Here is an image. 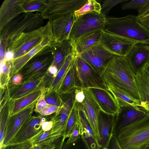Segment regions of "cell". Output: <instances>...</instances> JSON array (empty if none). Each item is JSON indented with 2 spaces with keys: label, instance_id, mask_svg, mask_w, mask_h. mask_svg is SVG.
Here are the masks:
<instances>
[{
  "label": "cell",
  "instance_id": "6da1fadb",
  "mask_svg": "<svg viewBox=\"0 0 149 149\" xmlns=\"http://www.w3.org/2000/svg\"><path fill=\"white\" fill-rule=\"evenodd\" d=\"M133 72L126 57L114 55L102 75L107 85L114 86L140 101Z\"/></svg>",
  "mask_w": 149,
  "mask_h": 149
},
{
  "label": "cell",
  "instance_id": "7a4b0ae2",
  "mask_svg": "<svg viewBox=\"0 0 149 149\" xmlns=\"http://www.w3.org/2000/svg\"><path fill=\"white\" fill-rule=\"evenodd\" d=\"M107 19L105 31L149 45V29L139 21L137 16L130 14L119 17H107Z\"/></svg>",
  "mask_w": 149,
  "mask_h": 149
},
{
  "label": "cell",
  "instance_id": "3957f363",
  "mask_svg": "<svg viewBox=\"0 0 149 149\" xmlns=\"http://www.w3.org/2000/svg\"><path fill=\"white\" fill-rule=\"evenodd\" d=\"M52 20L46 24L30 33H22L8 38L6 58L13 60L29 52L45 38L52 35Z\"/></svg>",
  "mask_w": 149,
  "mask_h": 149
},
{
  "label": "cell",
  "instance_id": "277c9868",
  "mask_svg": "<svg viewBox=\"0 0 149 149\" xmlns=\"http://www.w3.org/2000/svg\"><path fill=\"white\" fill-rule=\"evenodd\" d=\"M116 135L122 149H141L149 140V111L142 118L118 130Z\"/></svg>",
  "mask_w": 149,
  "mask_h": 149
},
{
  "label": "cell",
  "instance_id": "5b68a950",
  "mask_svg": "<svg viewBox=\"0 0 149 149\" xmlns=\"http://www.w3.org/2000/svg\"><path fill=\"white\" fill-rule=\"evenodd\" d=\"M53 47H46L24 65L18 72L22 75V81H34L43 78L53 62Z\"/></svg>",
  "mask_w": 149,
  "mask_h": 149
},
{
  "label": "cell",
  "instance_id": "8992f818",
  "mask_svg": "<svg viewBox=\"0 0 149 149\" xmlns=\"http://www.w3.org/2000/svg\"><path fill=\"white\" fill-rule=\"evenodd\" d=\"M74 63L78 88H97L108 90L102 77L79 55L75 57Z\"/></svg>",
  "mask_w": 149,
  "mask_h": 149
},
{
  "label": "cell",
  "instance_id": "52a82bcc",
  "mask_svg": "<svg viewBox=\"0 0 149 149\" xmlns=\"http://www.w3.org/2000/svg\"><path fill=\"white\" fill-rule=\"evenodd\" d=\"M44 20L40 13H24L9 22L0 31V35L7 34L9 38L21 33H30L42 27Z\"/></svg>",
  "mask_w": 149,
  "mask_h": 149
},
{
  "label": "cell",
  "instance_id": "ba28073f",
  "mask_svg": "<svg viewBox=\"0 0 149 149\" xmlns=\"http://www.w3.org/2000/svg\"><path fill=\"white\" fill-rule=\"evenodd\" d=\"M107 16L101 13L92 12L77 17L69 35L71 42L93 31L104 30L107 24Z\"/></svg>",
  "mask_w": 149,
  "mask_h": 149
},
{
  "label": "cell",
  "instance_id": "9c48e42d",
  "mask_svg": "<svg viewBox=\"0 0 149 149\" xmlns=\"http://www.w3.org/2000/svg\"><path fill=\"white\" fill-rule=\"evenodd\" d=\"M136 42L102 30L99 44L112 54L127 57Z\"/></svg>",
  "mask_w": 149,
  "mask_h": 149
},
{
  "label": "cell",
  "instance_id": "30bf717a",
  "mask_svg": "<svg viewBox=\"0 0 149 149\" xmlns=\"http://www.w3.org/2000/svg\"><path fill=\"white\" fill-rule=\"evenodd\" d=\"M88 0H48L41 15L44 19L53 20L79 10Z\"/></svg>",
  "mask_w": 149,
  "mask_h": 149
},
{
  "label": "cell",
  "instance_id": "8fae6325",
  "mask_svg": "<svg viewBox=\"0 0 149 149\" xmlns=\"http://www.w3.org/2000/svg\"><path fill=\"white\" fill-rule=\"evenodd\" d=\"M114 55L99 44L79 55L102 76L108 64Z\"/></svg>",
  "mask_w": 149,
  "mask_h": 149
},
{
  "label": "cell",
  "instance_id": "7c38bea8",
  "mask_svg": "<svg viewBox=\"0 0 149 149\" xmlns=\"http://www.w3.org/2000/svg\"><path fill=\"white\" fill-rule=\"evenodd\" d=\"M81 89L84 93L85 97L82 103H77L83 110L100 147L98 117L101 110L89 88Z\"/></svg>",
  "mask_w": 149,
  "mask_h": 149
},
{
  "label": "cell",
  "instance_id": "4fadbf2b",
  "mask_svg": "<svg viewBox=\"0 0 149 149\" xmlns=\"http://www.w3.org/2000/svg\"><path fill=\"white\" fill-rule=\"evenodd\" d=\"M37 102L10 116L2 147L10 142L24 124L32 116Z\"/></svg>",
  "mask_w": 149,
  "mask_h": 149
},
{
  "label": "cell",
  "instance_id": "5bb4252c",
  "mask_svg": "<svg viewBox=\"0 0 149 149\" xmlns=\"http://www.w3.org/2000/svg\"><path fill=\"white\" fill-rule=\"evenodd\" d=\"M74 93L64 101V104L51 117L53 121L52 132L56 135L63 137L67 120L75 100Z\"/></svg>",
  "mask_w": 149,
  "mask_h": 149
},
{
  "label": "cell",
  "instance_id": "9a60e30c",
  "mask_svg": "<svg viewBox=\"0 0 149 149\" xmlns=\"http://www.w3.org/2000/svg\"><path fill=\"white\" fill-rule=\"evenodd\" d=\"M77 17L74 12L52 20V32L56 42L69 39V35Z\"/></svg>",
  "mask_w": 149,
  "mask_h": 149
},
{
  "label": "cell",
  "instance_id": "2e32d148",
  "mask_svg": "<svg viewBox=\"0 0 149 149\" xmlns=\"http://www.w3.org/2000/svg\"><path fill=\"white\" fill-rule=\"evenodd\" d=\"M126 57L130 67L136 74L149 63V45L136 43Z\"/></svg>",
  "mask_w": 149,
  "mask_h": 149
},
{
  "label": "cell",
  "instance_id": "e0dca14e",
  "mask_svg": "<svg viewBox=\"0 0 149 149\" xmlns=\"http://www.w3.org/2000/svg\"><path fill=\"white\" fill-rule=\"evenodd\" d=\"M40 115L31 116L25 123L10 143H18L28 140L42 130ZM9 144V143H8Z\"/></svg>",
  "mask_w": 149,
  "mask_h": 149
},
{
  "label": "cell",
  "instance_id": "ac0fdd59",
  "mask_svg": "<svg viewBox=\"0 0 149 149\" xmlns=\"http://www.w3.org/2000/svg\"><path fill=\"white\" fill-rule=\"evenodd\" d=\"M57 43L53 35L47 37L26 54L12 60L10 74V78L17 73L24 65L38 53L47 46L53 47Z\"/></svg>",
  "mask_w": 149,
  "mask_h": 149
},
{
  "label": "cell",
  "instance_id": "d6986e66",
  "mask_svg": "<svg viewBox=\"0 0 149 149\" xmlns=\"http://www.w3.org/2000/svg\"><path fill=\"white\" fill-rule=\"evenodd\" d=\"M147 111L140 107L130 105L119 107L115 116V128L118 130L144 116Z\"/></svg>",
  "mask_w": 149,
  "mask_h": 149
},
{
  "label": "cell",
  "instance_id": "ffe728a7",
  "mask_svg": "<svg viewBox=\"0 0 149 149\" xmlns=\"http://www.w3.org/2000/svg\"><path fill=\"white\" fill-rule=\"evenodd\" d=\"M116 115L106 113L102 111L98 117V127L100 137V149L108 148L113 135Z\"/></svg>",
  "mask_w": 149,
  "mask_h": 149
},
{
  "label": "cell",
  "instance_id": "44dd1931",
  "mask_svg": "<svg viewBox=\"0 0 149 149\" xmlns=\"http://www.w3.org/2000/svg\"><path fill=\"white\" fill-rule=\"evenodd\" d=\"M25 0H5L0 8V31L10 21L24 13Z\"/></svg>",
  "mask_w": 149,
  "mask_h": 149
},
{
  "label": "cell",
  "instance_id": "7402d4cb",
  "mask_svg": "<svg viewBox=\"0 0 149 149\" xmlns=\"http://www.w3.org/2000/svg\"><path fill=\"white\" fill-rule=\"evenodd\" d=\"M101 111L111 115H116L119 107L112 94L108 90L89 88Z\"/></svg>",
  "mask_w": 149,
  "mask_h": 149
},
{
  "label": "cell",
  "instance_id": "603a6c76",
  "mask_svg": "<svg viewBox=\"0 0 149 149\" xmlns=\"http://www.w3.org/2000/svg\"><path fill=\"white\" fill-rule=\"evenodd\" d=\"M78 104L82 140L87 149H100L83 110Z\"/></svg>",
  "mask_w": 149,
  "mask_h": 149
},
{
  "label": "cell",
  "instance_id": "cb8c5ba5",
  "mask_svg": "<svg viewBox=\"0 0 149 149\" xmlns=\"http://www.w3.org/2000/svg\"><path fill=\"white\" fill-rule=\"evenodd\" d=\"M102 30L100 29L93 31L71 41L73 47L75 56L99 44Z\"/></svg>",
  "mask_w": 149,
  "mask_h": 149
},
{
  "label": "cell",
  "instance_id": "d4e9b609",
  "mask_svg": "<svg viewBox=\"0 0 149 149\" xmlns=\"http://www.w3.org/2000/svg\"><path fill=\"white\" fill-rule=\"evenodd\" d=\"M43 79L36 81H22L20 84L9 85L8 94L11 100L20 98L39 88L43 81Z\"/></svg>",
  "mask_w": 149,
  "mask_h": 149
},
{
  "label": "cell",
  "instance_id": "484cf974",
  "mask_svg": "<svg viewBox=\"0 0 149 149\" xmlns=\"http://www.w3.org/2000/svg\"><path fill=\"white\" fill-rule=\"evenodd\" d=\"M53 49L54 59L51 65L56 67L58 71L67 57L70 55H74L73 47L71 41L68 39L61 42H58Z\"/></svg>",
  "mask_w": 149,
  "mask_h": 149
},
{
  "label": "cell",
  "instance_id": "4316f807",
  "mask_svg": "<svg viewBox=\"0 0 149 149\" xmlns=\"http://www.w3.org/2000/svg\"><path fill=\"white\" fill-rule=\"evenodd\" d=\"M41 94V91L39 88L20 98L14 100L10 99V116L37 102Z\"/></svg>",
  "mask_w": 149,
  "mask_h": 149
},
{
  "label": "cell",
  "instance_id": "83f0119b",
  "mask_svg": "<svg viewBox=\"0 0 149 149\" xmlns=\"http://www.w3.org/2000/svg\"><path fill=\"white\" fill-rule=\"evenodd\" d=\"M77 88L76 77L74 60L56 91L60 94L63 95L72 93L75 91Z\"/></svg>",
  "mask_w": 149,
  "mask_h": 149
},
{
  "label": "cell",
  "instance_id": "f1b7e54d",
  "mask_svg": "<svg viewBox=\"0 0 149 149\" xmlns=\"http://www.w3.org/2000/svg\"><path fill=\"white\" fill-rule=\"evenodd\" d=\"M135 80L140 102L149 100V74L144 68L136 73Z\"/></svg>",
  "mask_w": 149,
  "mask_h": 149
},
{
  "label": "cell",
  "instance_id": "f546056e",
  "mask_svg": "<svg viewBox=\"0 0 149 149\" xmlns=\"http://www.w3.org/2000/svg\"><path fill=\"white\" fill-rule=\"evenodd\" d=\"M108 90L114 97L119 107L132 105L140 107L141 102L135 99L117 87L111 85H107Z\"/></svg>",
  "mask_w": 149,
  "mask_h": 149
},
{
  "label": "cell",
  "instance_id": "4dcf8cb0",
  "mask_svg": "<svg viewBox=\"0 0 149 149\" xmlns=\"http://www.w3.org/2000/svg\"><path fill=\"white\" fill-rule=\"evenodd\" d=\"M10 99L0 106V149L2 148L7 124L10 116Z\"/></svg>",
  "mask_w": 149,
  "mask_h": 149
},
{
  "label": "cell",
  "instance_id": "1f68e13d",
  "mask_svg": "<svg viewBox=\"0 0 149 149\" xmlns=\"http://www.w3.org/2000/svg\"><path fill=\"white\" fill-rule=\"evenodd\" d=\"M79 123L78 104L77 102L75 100L67 120L62 140L63 144L65 141V139L69 138L75 127Z\"/></svg>",
  "mask_w": 149,
  "mask_h": 149
},
{
  "label": "cell",
  "instance_id": "d6a6232c",
  "mask_svg": "<svg viewBox=\"0 0 149 149\" xmlns=\"http://www.w3.org/2000/svg\"><path fill=\"white\" fill-rule=\"evenodd\" d=\"M75 57L74 54H71L67 57L64 64L58 71L56 77L54 78L51 85L46 90V92L53 89L56 90L70 68Z\"/></svg>",
  "mask_w": 149,
  "mask_h": 149
},
{
  "label": "cell",
  "instance_id": "836d02e7",
  "mask_svg": "<svg viewBox=\"0 0 149 149\" xmlns=\"http://www.w3.org/2000/svg\"><path fill=\"white\" fill-rule=\"evenodd\" d=\"M47 4V0H25L23 4L24 13L38 11L42 13Z\"/></svg>",
  "mask_w": 149,
  "mask_h": 149
},
{
  "label": "cell",
  "instance_id": "e575fe53",
  "mask_svg": "<svg viewBox=\"0 0 149 149\" xmlns=\"http://www.w3.org/2000/svg\"><path fill=\"white\" fill-rule=\"evenodd\" d=\"M11 61L5 58L3 62L0 63V88H8L10 79V74Z\"/></svg>",
  "mask_w": 149,
  "mask_h": 149
},
{
  "label": "cell",
  "instance_id": "d590c367",
  "mask_svg": "<svg viewBox=\"0 0 149 149\" xmlns=\"http://www.w3.org/2000/svg\"><path fill=\"white\" fill-rule=\"evenodd\" d=\"M101 5L95 0H88L86 3L80 8L74 12L77 17L92 12L101 13Z\"/></svg>",
  "mask_w": 149,
  "mask_h": 149
},
{
  "label": "cell",
  "instance_id": "8d00e7d4",
  "mask_svg": "<svg viewBox=\"0 0 149 149\" xmlns=\"http://www.w3.org/2000/svg\"><path fill=\"white\" fill-rule=\"evenodd\" d=\"M45 99L47 104L59 107H61L64 104L61 95L58 93L55 89L46 92Z\"/></svg>",
  "mask_w": 149,
  "mask_h": 149
},
{
  "label": "cell",
  "instance_id": "74e56055",
  "mask_svg": "<svg viewBox=\"0 0 149 149\" xmlns=\"http://www.w3.org/2000/svg\"><path fill=\"white\" fill-rule=\"evenodd\" d=\"M149 2V0H133L125 3L121 6L123 10L135 9L139 13Z\"/></svg>",
  "mask_w": 149,
  "mask_h": 149
},
{
  "label": "cell",
  "instance_id": "f35d334b",
  "mask_svg": "<svg viewBox=\"0 0 149 149\" xmlns=\"http://www.w3.org/2000/svg\"><path fill=\"white\" fill-rule=\"evenodd\" d=\"M127 0H105L101 5V13L106 16L110 10L117 4L127 1Z\"/></svg>",
  "mask_w": 149,
  "mask_h": 149
},
{
  "label": "cell",
  "instance_id": "ab89813d",
  "mask_svg": "<svg viewBox=\"0 0 149 149\" xmlns=\"http://www.w3.org/2000/svg\"><path fill=\"white\" fill-rule=\"evenodd\" d=\"M0 61L3 62L6 58L8 36L7 34L0 35Z\"/></svg>",
  "mask_w": 149,
  "mask_h": 149
},
{
  "label": "cell",
  "instance_id": "60d3db41",
  "mask_svg": "<svg viewBox=\"0 0 149 149\" xmlns=\"http://www.w3.org/2000/svg\"><path fill=\"white\" fill-rule=\"evenodd\" d=\"M39 88L41 91V94L37 101L34 110L36 113H38L45 108L48 104L45 99V95L46 93L45 87L44 86H41Z\"/></svg>",
  "mask_w": 149,
  "mask_h": 149
},
{
  "label": "cell",
  "instance_id": "b9f144b4",
  "mask_svg": "<svg viewBox=\"0 0 149 149\" xmlns=\"http://www.w3.org/2000/svg\"><path fill=\"white\" fill-rule=\"evenodd\" d=\"M32 145V143L27 140L20 143H10L1 148L2 149H31Z\"/></svg>",
  "mask_w": 149,
  "mask_h": 149
},
{
  "label": "cell",
  "instance_id": "7bdbcfd3",
  "mask_svg": "<svg viewBox=\"0 0 149 149\" xmlns=\"http://www.w3.org/2000/svg\"><path fill=\"white\" fill-rule=\"evenodd\" d=\"M81 127L80 124L77 125L66 142L67 144H72L76 143L81 138Z\"/></svg>",
  "mask_w": 149,
  "mask_h": 149
},
{
  "label": "cell",
  "instance_id": "ee69618b",
  "mask_svg": "<svg viewBox=\"0 0 149 149\" xmlns=\"http://www.w3.org/2000/svg\"><path fill=\"white\" fill-rule=\"evenodd\" d=\"M60 108L53 105L48 104L45 108L39 112L38 113L43 116L49 115L56 112Z\"/></svg>",
  "mask_w": 149,
  "mask_h": 149
},
{
  "label": "cell",
  "instance_id": "f6af8a7d",
  "mask_svg": "<svg viewBox=\"0 0 149 149\" xmlns=\"http://www.w3.org/2000/svg\"><path fill=\"white\" fill-rule=\"evenodd\" d=\"M22 80V75L20 73L18 72L10 78L8 85L20 84Z\"/></svg>",
  "mask_w": 149,
  "mask_h": 149
},
{
  "label": "cell",
  "instance_id": "bcb514c9",
  "mask_svg": "<svg viewBox=\"0 0 149 149\" xmlns=\"http://www.w3.org/2000/svg\"><path fill=\"white\" fill-rule=\"evenodd\" d=\"M75 92V101L79 103H82L85 97V95L82 89L77 88Z\"/></svg>",
  "mask_w": 149,
  "mask_h": 149
},
{
  "label": "cell",
  "instance_id": "7dc6e473",
  "mask_svg": "<svg viewBox=\"0 0 149 149\" xmlns=\"http://www.w3.org/2000/svg\"><path fill=\"white\" fill-rule=\"evenodd\" d=\"M77 142L69 144H66L64 142L60 149H83V147L80 144H77Z\"/></svg>",
  "mask_w": 149,
  "mask_h": 149
},
{
  "label": "cell",
  "instance_id": "c3c4849f",
  "mask_svg": "<svg viewBox=\"0 0 149 149\" xmlns=\"http://www.w3.org/2000/svg\"><path fill=\"white\" fill-rule=\"evenodd\" d=\"M53 121L52 118L47 120L42 125V129L43 131H47L52 130L53 126Z\"/></svg>",
  "mask_w": 149,
  "mask_h": 149
},
{
  "label": "cell",
  "instance_id": "681fc988",
  "mask_svg": "<svg viewBox=\"0 0 149 149\" xmlns=\"http://www.w3.org/2000/svg\"><path fill=\"white\" fill-rule=\"evenodd\" d=\"M56 146L55 145H48L34 144H32L31 149H55Z\"/></svg>",
  "mask_w": 149,
  "mask_h": 149
},
{
  "label": "cell",
  "instance_id": "f907efd6",
  "mask_svg": "<svg viewBox=\"0 0 149 149\" xmlns=\"http://www.w3.org/2000/svg\"><path fill=\"white\" fill-rule=\"evenodd\" d=\"M110 143H111V149H122L118 143L116 135L114 134Z\"/></svg>",
  "mask_w": 149,
  "mask_h": 149
},
{
  "label": "cell",
  "instance_id": "816d5d0a",
  "mask_svg": "<svg viewBox=\"0 0 149 149\" xmlns=\"http://www.w3.org/2000/svg\"><path fill=\"white\" fill-rule=\"evenodd\" d=\"M137 17L139 21L144 26L149 27V15L141 17Z\"/></svg>",
  "mask_w": 149,
  "mask_h": 149
},
{
  "label": "cell",
  "instance_id": "f5cc1de1",
  "mask_svg": "<svg viewBox=\"0 0 149 149\" xmlns=\"http://www.w3.org/2000/svg\"><path fill=\"white\" fill-rule=\"evenodd\" d=\"M149 15V2L146 5L144 8L138 13V17H141Z\"/></svg>",
  "mask_w": 149,
  "mask_h": 149
},
{
  "label": "cell",
  "instance_id": "db71d44e",
  "mask_svg": "<svg viewBox=\"0 0 149 149\" xmlns=\"http://www.w3.org/2000/svg\"><path fill=\"white\" fill-rule=\"evenodd\" d=\"M140 107L145 110L149 111V100L141 102Z\"/></svg>",
  "mask_w": 149,
  "mask_h": 149
},
{
  "label": "cell",
  "instance_id": "11a10c76",
  "mask_svg": "<svg viewBox=\"0 0 149 149\" xmlns=\"http://www.w3.org/2000/svg\"><path fill=\"white\" fill-rule=\"evenodd\" d=\"M141 149H149V140L143 145Z\"/></svg>",
  "mask_w": 149,
  "mask_h": 149
},
{
  "label": "cell",
  "instance_id": "9f6ffc18",
  "mask_svg": "<svg viewBox=\"0 0 149 149\" xmlns=\"http://www.w3.org/2000/svg\"><path fill=\"white\" fill-rule=\"evenodd\" d=\"M144 69L149 74V63L146 66Z\"/></svg>",
  "mask_w": 149,
  "mask_h": 149
},
{
  "label": "cell",
  "instance_id": "6f0895ef",
  "mask_svg": "<svg viewBox=\"0 0 149 149\" xmlns=\"http://www.w3.org/2000/svg\"><path fill=\"white\" fill-rule=\"evenodd\" d=\"M101 149H109L108 148H102Z\"/></svg>",
  "mask_w": 149,
  "mask_h": 149
},
{
  "label": "cell",
  "instance_id": "680465c9",
  "mask_svg": "<svg viewBox=\"0 0 149 149\" xmlns=\"http://www.w3.org/2000/svg\"><path fill=\"white\" fill-rule=\"evenodd\" d=\"M0 149H2V148H1Z\"/></svg>",
  "mask_w": 149,
  "mask_h": 149
},
{
  "label": "cell",
  "instance_id": "91938a15",
  "mask_svg": "<svg viewBox=\"0 0 149 149\" xmlns=\"http://www.w3.org/2000/svg\"><path fill=\"white\" fill-rule=\"evenodd\" d=\"M148 28L149 29V28Z\"/></svg>",
  "mask_w": 149,
  "mask_h": 149
}]
</instances>
